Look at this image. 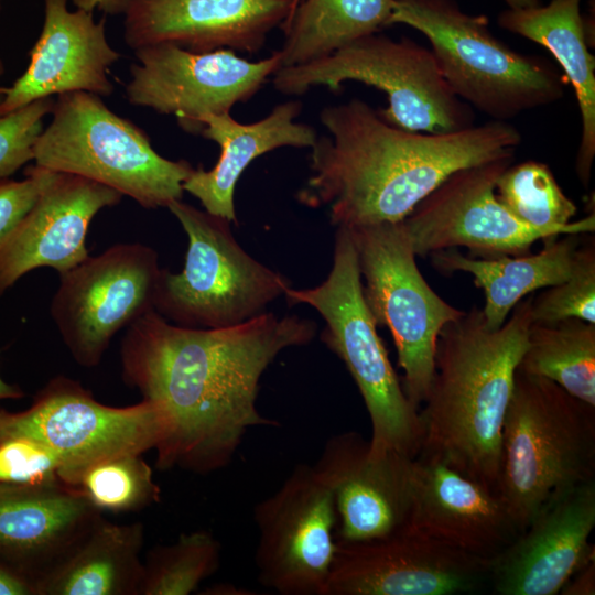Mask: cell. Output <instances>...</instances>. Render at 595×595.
I'll return each mask as SVG.
<instances>
[{
	"mask_svg": "<svg viewBox=\"0 0 595 595\" xmlns=\"http://www.w3.org/2000/svg\"><path fill=\"white\" fill-rule=\"evenodd\" d=\"M68 0H44V22L24 73L4 88L0 116L34 100L72 91L113 93L109 68L119 58L107 41L105 18L71 11Z\"/></svg>",
	"mask_w": 595,
	"mask_h": 595,
	"instance_id": "21",
	"label": "cell"
},
{
	"mask_svg": "<svg viewBox=\"0 0 595 595\" xmlns=\"http://www.w3.org/2000/svg\"><path fill=\"white\" fill-rule=\"evenodd\" d=\"M172 431L162 403L107 405L65 376L52 378L28 409H0V436L25 435L45 445L61 462L58 478L107 458L155 450Z\"/></svg>",
	"mask_w": 595,
	"mask_h": 595,
	"instance_id": "11",
	"label": "cell"
},
{
	"mask_svg": "<svg viewBox=\"0 0 595 595\" xmlns=\"http://www.w3.org/2000/svg\"><path fill=\"white\" fill-rule=\"evenodd\" d=\"M126 329L125 382L173 420L155 466L204 475L226 467L250 429L279 425L257 409L260 378L282 350L309 344L317 326L266 312L229 327L191 328L151 311Z\"/></svg>",
	"mask_w": 595,
	"mask_h": 595,
	"instance_id": "1",
	"label": "cell"
},
{
	"mask_svg": "<svg viewBox=\"0 0 595 595\" xmlns=\"http://www.w3.org/2000/svg\"><path fill=\"white\" fill-rule=\"evenodd\" d=\"M490 562L409 526L378 539L344 542L325 595H459L489 588Z\"/></svg>",
	"mask_w": 595,
	"mask_h": 595,
	"instance_id": "16",
	"label": "cell"
},
{
	"mask_svg": "<svg viewBox=\"0 0 595 595\" xmlns=\"http://www.w3.org/2000/svg\"><path fill=\"white\" fill-rule=\"evenodd\" d=\"M141 522L101 516L37 583V595H139L143 574Z\"/></svg>",
	"mask_w": 595,
	"mask_h": 595,
	"instance_id": "27",
	"label": "cell"
},
{
	"mask_svg": "<svg viewBox=\"0 0 595 595\" xmlns=\"http://www.w3.org/2000/svg\"><path fill=\"white\" fill-rule=\"evenodd\" d=\"M24 396V391L18 385L9 383L4 381L0 376V401L21 399Z\"/></svg>",
	"mask_w": 595,
	"mask_h": 595,
	"instance_id": "40",
	"label": "cell"
},
{
	"mask_svg": "<svg viewBox=\"0 0 595 595\" xmlns=\"http://www.w3.org/2000/svg\"><path fill=\"white\" fill-rule=\"evenodd\" d=\"M60 479L100 512L140 511L160 500L161 489L142 454L107 458L67 473Z\"/></svg>",
	"mask_w": 595,
	"mask_h": 595,
	"instance_id": "31",
	"label": "cell"
},
{
	"mask_svg": "<svg viewBox=\"0 0 595 595\" xmlns=\"http://www.w3.org/2000/svg\"><path fill=\"white\" fill-rule=\"evenodd\" d=\"M51 116L35 144L36 165L106 185L145 209L182 199L183 183L194 171L191 163L160 155L148 134L111 111L101 97L58 95Z\"/></svg>",
	"mask_w": 595,
	"mask_h": 595,
	"instance_id": "7",
	"label": "cell"
},
{
	"mask_svg": "<svg viewBox=\"0 0 595 595\" xmlns=\"http://www.w3.org/2000/svg\"><path fill=\"white\" fill-rule=\"evenodd\" d=\"M134 56L138 63L125 86L128 102L174 115L183 130L195 134L207 116L229 113L248 101L282 66L279 51L249 62L227 48L195 53L155 44L134 50Z\"/></svg>",
	"mask_w": 595,
	"mask_h": 595,
	"instance_id": "14",
	"label": "cell"
},
{
	"mask_svg": "<svg viewBox=\"0 0 595 595\" xmlns=\"http://www.w3.org/2000/svg\"><path fill=\"white\" fill-rule=\"evenodd\" d=\"M101 516L61 479L0 484V560L36 588Z\"/></svg>",
	"mask_w": 595,
	"mask_h": 595,
	"instance_id": "23",
	"label": "cell"
},
{
	"mask_svg": "<svg viewBox=\"0 0 595 595\" xmlns=\"http://www.w3.org/2000/svg\"><path fill=\"white\" fill-rule=\"evenodd\" d=\"M563 595L595 594V562H592L575 573L562 587Z\"/></svg>",
	"mask_w": 595,
	"mask_h": 595,
	"instance_id": "38",
	"label": "cell"
},
{
	"mask_svg": "<svg viewBox=\"0 0 595 595\" xmlns=\"http://www.w3.org/2000/svg\"><path fill=\"white\" fill-rule=\"evenodd\" d=\"M509 9H524L541 4L540 0H504Z\"/></svg>",
	"mask_w": 595,
	"mask_h": 595,
	"instance_id": "42",
	"label": "cell"
},
{
	"mask_svg": "<svg viewBox=\"0 0 595 595\" xmlns=\"http://www.w3.org/2000/svg\"><path fill=\"white\" fill-rule=\"evenodd\" d=\"M533 296L498 328L473 307L441 329L435 372L420 413L418 456L440 461L497 493L502 426L528 346Z\"/></svg>",
	"mask_w": 595,
	"mask_h": 595,
	"instance_id": "3",
	"label": "cell"
},
{
	"mask_svg": "<svg viewBox=\"0 0 595 595\" xmlns=\"http://www.w3.org/2000/svg\"><path fill=\"white\" fill-rule=\"evenodd\" d=\"M295 0H131L123 39L134 50L173 44L195 53L259 52L294 12Z\"/></svg>",
	"mask_w": 595,
	"mask_h": 595,
	"instance_id": "18",
	"label": "cell"
},
{
	"mask_svg": "<svg viewBox=\"0 0 595 595\" xmlns=\"http://www.w3.org/2000/svg\"><path fill=\"white\" fill-rule=\"evenodd\" d=\"M532 323L555 324L569 318L595 323V244L578 247L571 275L532 299Z\"/></svg>",
	"mask_w": 595,
	"mask_h": 595,
	"instance_id": "33",
	"label": "cell"
},
{
	"mask_svg": "<svg viewBox=\"0 0 595 595\" xmlns=\"http://www.w3.org/2000/svg\"><path fill=\"white\" fill-rule=\"evenodd\" d=\"M301 110L300 101L289 100L249 125L236 121L230 112L207 116L201 134L219 145L220 156L209 171L202 165L194 169L183 183L184 192L195 196L207 213L237 223L235 188L248 165L278 148H311L314 144L315 129L294 121Z\"/></svg>",
	"mask_w": 595,
	"mask_h": 595,
	"instance_id": "24",
	"label": "cell"
},
{
	"mask_svg": "<svg viewBox=\"0 0 595 595\" xmlns=\"http://www.w3.org/2000/svg\"><path fill=\"white\" fill-rule=\"evenodd\" d=\"M412 461L397 453L371 456L369 442L355 431L325 443L314 466L334 497L336 540L367 541L408 526Z\"/></svg>",
	"mask_w": 595,
	"mask_h": 595,
	"instance_id": "19",
	"label": "cell"
},
{
	"mask_svg": "<svg viewBox=\"0 0 595 595\" xmlns=\"http://www.w3.org/2000/svg\"><path fill=\"white\" fill-rule=\"evenodd\" d=\"M396 0H301L280 26L282 66L324 58L391 25ZM281 66V67H282Z\"/></svg>",
	"mask_w": 595,
	"mask_h": 595,
	"instance_id": "28",
	"label": "cell"
},
{
	"mask_svg": "<svg viewBox=\"0 0 595 595\" xmlns=\"http://www.w3.org/2000/svg\"><path fill=\"white\" fill-rule=\"evenodd\" d=\"M202 594H215V595H247L252 594V592H246V589L239 588L230 584H220L215 585L206 589Z\"/></svg>",
	"mask_w": 595,
	"mask_h": 595,
	"instance_id": "41",
	"label": "cell"
},
{
	"mask_svg": "<svg viewBox=\"0 0 595 595\" xmlns=\"http://www.w3.org/2000/svg\"><path fill=\"white\" fill-rule=\"evenodd\" d=\"M259 583L281 595H325L336 551L334 497L314 465L300 464L253 510Z\"/></svg>",
	"mask_w": 595,
	"mask_h": 595,
	"instance_id": "13",
	"label": "cell"
},
{
	"mask_svg": "<svg viewBox=\"0 0 595 595\" xmlns=\"http://www.w3.org/2000/svg\"><path fill=\"white\" fill-rule=\"evenodd\" d=\"M498 201L520 221L532 228L564 234H589L595 216L571 221L577 207L569 198L548 164L524 161L510 164L496 182Z\"/></svg>",
	"mask_w": 595,
	"mask_h": 595,
	"instance_id": "30",
	"label": "cell"
},
{
	"mask_svg": "<svg viewBox=\"0 0 595 595\" xmlns=\"http://www.w3.org/2000/svg\"><path fill=\"white\" fill-rule=\"evenodd\" d=\"M518 370L547 378L595 407V323L578 318L531 323Z\"/></svg>",
	"mask_w": 595,
	"mask_h": 595,
	"instance_id": "29",
	"label": "cell"
},
{
	"mask_svg": "<svg viewBox=\"0 0 595 595\" xmlns=\"http://www.w3.org/2000/svg\"><path fill=\"white\" fill-rule=\"evenodd\" d=\"M77 9L88 12H94L95 9L102 11L105 14L117 15L125 14L131 0H68Z\"/></svg>",
	"mask_w": 595,
	"mask_h": 595,
	"instance_id": "39",
	"label": "cell"
},
{
	"mask_svg": "<svg viewBox=\"0 0 595 595\" xmlns=\"http://www.w3.org/2000/svg\"><path fill=\"white\" fill-rule=\"evenodd\" d=\"M220 543L206 530L182 533L173 543L153 547L143 561L139 595H188L216 572Z\"/></svg>",
	"mask_w": 595,
	"mask_h": 595,
	"instance_id": "32",
	"label": "cell"
},
{
	"mask_svg": "<svg viewBox=\"0 0 595 595\" xmlns=\"http://www.w3.org/2000/svg\"><path fill=\"white\" fill-rule=\"evenodd\" d=\"M396 23L428 39L452 91L491 120L507 121L565 95L567 80L553 63L513 51L491 34L486 15L468 14L454 0H396Z\"/></svg>",
	"mask_w": 595,
	"mask_h": 595,
	"instance_id": "5",
	"label": "cell"
},
{
	"mask_svg": "<svg viewBox=\"0 0 595 595\" xmlns=\"http://www.w3.org/2000/svg\"><path fill=\"white\" fill-rule=\"evenodd\" d=\"M595 479V407L517 369L497 493L519 531L555 494Z\"/></svg>",
	"mask_w": 595,
	"mask_h": 595,
	"instance_id": "4",
	"label": "cell"
},
{
	"mask_svg": "<svg viewBox=\"0 0 595 595\" xmlns=\"http://www.w3.org/2000/svg\"><path fill=\"white\" fill-rule=\"evenodd\" d=\"M497 22L508 32L545 47L572 84L582 123L575 171L587 186L595 158V58L588 50V25L581 13V0H551L547 6L507 9Z\"/></svg>",
	"mask_w": 595,
	"mask_h": 595,
	"instance_id": "25",
	"label": "cell"
},
{
	"mask_svg": "<svg viewBox=\"0 0 595 595\" xmlns=\"http://www.w3.org/2000/svg\"><path fill=\"white\" fill-rule=\"evenodd\" d=\"M161 268L143 244H117L60 274L50 313L73 359L93 368L112 338L154 311Z\"/></svg>",
	"mask_w": 595,
	"mask_h": 595,
	"instance_id": "12",
	"label": "cell"
},
{
	"mask_svg": "<svg viewBox=\"0 0 595 595\" xmlns=\"http://www.w3.org/2000/svg\"><path fill=\"white\" fill-rule=\"evenodd\" d=\"M347 229L365 280V301L377 326L389 328L403 370L402 388L419 409L434 377L439 334L464 311L426 283L401 221Z\"/></svg>",
	"mask_w": 595,
	"mask_h": 595,
	"instance_id": "10",
	"label": "cell"
},
{
	"mask_svg": "<svg viewBox=\"0 0 595 595\" xmlns=\"http://www.w3.org/2000/svg\"><path fill=\"white\" fill-rule=\"evenodd\" d=\"M515 153L452 173L401 220L415 256L464 247L470 257L521 256L559 236L517 219L497 198L496 182Z\"/></svg>",
	"mask_w": 595,
	"mask_h": 595,
	"instance_id": "15",
	"label": "cell"
},
{
	"mask_svg": "<svg viewBox=\"0 0 595 595\" xmlns=\"http://www.w3.org/2000/svg\"><path fill=\"white\" fill-rule=\"evenodd\" d=\"M295 1H296V4H299V2H300L301 0H295ZM296 7H298V6H296Z\"/></svg>",
	"mask_w": 595,
	"mask_h": 595,
	"instance_id": "45",
	"label": "cell"
},
{
	"mask_svg": "<svg viewBox=\"0 0 595 595\" xmlns=\"http://www.w3.org/2000/svg\"><path fill=\"white\" fill-rule=\"evenodd\" d=\"M54 174L55 171L34 164L25 170L22 181L0 180V247Z\"/></svg>",
	"mask_w": 595,
	"mask_h": 595,
	"instance_id": "36",
	"label": "cell"
},
{
	"mask_svg": "<svg viewBox=\"0 0 595 595\" xmlns=\"http://www.w3.org/2000/svg\"><path fill=\"white\" fill-rule=\"evenodd\" d=\"M329 136L311 147V171L298 199L327 206L331 223L353 228L399 223L452 173L515 153L519 130L490 120L454 132L408 131L360 99L325 107Z\"/></svg>",
	"mask_w": 595,
	"mask_h": 595,
	"instance_id": "2",
	"label": "cell"
},
{
	"mask_svg": "<svg viewBox=\"0 0 595 595\" xmlns=\"http://www.w3.org/2000/svg\"><path fill=\"white\" fill-rule=\"evenodd\" d=\"M3 74H4V64H3L2 60L0 58V79H1V77L3 76ZM4 88H6V87H2V86L0 85V101H1V99H2V97H3Z\"/></svg>",
	"mask_w": 595,
	"mask_h": 595,
	"instance_id": "43",
	"label": "cell"
},
{
	"mask_svg": "<svg viewBox=\"0 0 595 595\" xmlns=\"http://www.w3.org/2000/svg\"><path fill=\"white\" fill-rule=\"evenodd\" d=\"M122 197L95 181L55 172L0 247V296L36 268L61 274L84 261L91 220Z\"/></svg>",
	"mask_w": 595,
	"mask_h": 595,
	"instance_id": "20",
	"label": "cell"
},
{
	"mask_svg": "<svg viewBox=\"0 0 595 595\" xmlns=\"http://www.w3.org/2000/svg\"><path fill=\"white\" fill-rule=\"evenodd\" d=\"M272 84L284 95L315 86L339 89L356 80L383 91L388 123L414 132L446 133L474 126L472 107L450 88L431 50L409 37L370 34L310 63L282 66Z\"/></svg>",
	"mask_w": 595,
	"mask_h": 595,
	"instance_id": "9",
	"label": "cell"
},
{
	"mask_svg": "<svg viewBox=\"0 0 595 595\" xmlns=\"http://www.w3.org/2000/svg\"><path fill=\"white\" fill-rule=\"evenodd\" d=\"M0 595H37L34 584L0 560Z\"/></svg>",
	"mask_w": 595,
	"mask_h": 595,
	"instance_id": "37",
	"label": "cell"
},
{
	"mask_svg": "<svg viewBox=\"0 0 595 595\" xmlns=\"http://www.w3.org/2000/svg\"><path fill=\"white\" fill-rule=\"evenodd\" d=\"M61 462L45 445L25 435L0 436V484L57 480Z\"/></svg>",
	"mask_w": 595,
	"mask_h": 595,
	"instance_id": "35",
	"label": "cell"
},
{
	"mask_svg": "<svg viewBox=\"0 0 595 595\" xmlns=\"http://www.w3.org/2000/svg\"><path fill=\"white\" fill-rule=\"evenodd\" d=\"M7 0H0V12L2 10V7H3V3L6 2Z\"/></svg>",
	"mask_w": 595,
	"mask_h": 595,
	"instance_id": "44",
	"label": "cell"
},
{
	"mask_svg": "<svg viewBox=\"0 0 595 595\" xmlns=\"http://www.w3.org/2000/svg\"><path fill=\"white\" fill-rule=\"evenodd\" d=\"M595 479L551 497L513 541L490 561L489 588L498 595H556L595 562Z\"/></svg>",
	"mask_w": 595,
	"mask_h": 595,
	"instance_id": "17",
	"label": "cell"
},
{
	"mask_svg": "<svg viewBox=\"0 0 595 595\" xmlns=\"http://www.w3.org/2000/svg\"><path fill=\"white\" fill-rule=\"evenodd\" d=\"M581 235L584 234L548 238L536 255L477 258L452 248L430 256L433 267L442 273L462 271L472 274L475 285L485 294L482 310L485 322L488 327L498 328L528 294L559 284L571 275Z\"/></svg>",
	"mask_w": 595,
	"mask_h": 595,
	"instance_id": "26",
	"label": "cell"
},
{
	"mask_svg": "<svg viewBox=\"0 0 595 595\" xmlns=\"http://www.w3.org/2000/svg\"><path fill=\"white\" fill-rule=\"evenodd\" d=\"M167 209L184 229L188 245L181 272H160L154 311L166 321L191 328L238 325L266 313L291 288L286 277L239 246L228 219L182 199Z\"/></svg>",
	"mask_w": 595,
	"mask_h": 595,
	"instance_id": "8",
	"label": "cell"
},
{
	"mask_svg": "<svg viewBox=\"0 0 595 595\" xmlns=\"http://www.w3.org/2000/svg\"><path fill=\"white\" fill-rule=\"evenodd\" d=\"M54 104L53 97L41 98L0 116V180L34 160L44 118L51 115Z\"/></svg>",
	"mask_w": 595,
	"mask_h": 595,
	"instance_id": "34",
	"label": "cell"
},
{
	"mask_svg": "<svg viewBox=\"0 0 595 595\" xmlns=\"http://www.w3.org/2000/svg\"><path fill=\"white\" fill-rule=\"evenodd\" d=\"M284 296L291 305L312 306L325 321L321 338L344 361L369 414V454L377 457L397 453L415 458L422 442L419 409L404 393L377 333L347 228L337 227L333 266L326 280L311 289L291 286Z\"/></svg>",
	"mask_w": 595,
	"mask_h": 595,
	"instance_id": "6",
	"label": "cell"
},
{
	"mask_svg": "<svg viewBox=\"0 0 595 595\" xmlns=\"http://www.w3.org/2000/svg\"><path fill=\"white\" fill-rule=\"evenodd\" d=\"M408 526L489 562L520 532L498 493L423 456L412 461Z\"/></svg>",
	"mask_w": 595,
	"mask_h": 595,
	"instance_id": "22",
	"label": "cell"
}]
</instances>
